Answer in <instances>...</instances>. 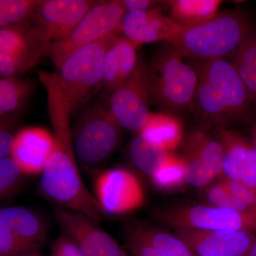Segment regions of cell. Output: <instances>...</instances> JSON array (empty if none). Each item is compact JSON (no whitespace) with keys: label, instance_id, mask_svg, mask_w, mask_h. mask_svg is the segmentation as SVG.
Instances as JSON below:
<instances>
[{"label":"cell","instance_id":"cell-1","mask_svg":"<svg viewBox=\"0 0 256 256\" xmlns=\"http://www.w3.org/2000/svg\"><path fill=\"white\" fill-rule=\"evenodd\" d=\"M40 82L46 92L54 138L53 149L41 174L42 191L62 208L97 222L102 218L104 212L79 173L74 151L68 98L56 74H44Z\"/></svg>","mask_w":256,"mask_h":256},{"label":"cell","instance_id":"cell-2","mask_svg":"<svg viewBox=\"0 0 256 256\" xmlns=\"http://www.w3.org/2000/svg\"><path fill=\"white\" fill-rule=\"evenodd\" d=\"M192 66L198 80L191 110L201 127L228 128L254 119L256 102L229 60H193Z\"/></svg>","mask_w":256,"mask_h":256},{"label":"cell","instance_id":"cell-3","mask_svg":"<svg viewBox=\"0 0 256 256\" xmlns=\"http://www.w3.org/2000/svg\"><path fill=\"white\" fill-rule=\"evenodd\" d=\"M254 30L244 13L228 10L204 22L186 26L168 44L178 54L192 60L224 58L232 54Z\"/></svg>","mask_w":256,"mask_h":256},{"label":"cell","instance_id":"cell-4","mask_svg":"<svg viewBox=\"0 0 256 256\" xmlns=\"http://www.w3.org/2000/svg\"><path fill=\"white\" fill-rule=\"evenodd\" d=\"M148 68L152 104L171 114L192 109L198 80L193 66L169 46L154 56Z\"/></svg>","mask_w":256,"mask_h":256},{"label":"cell","instance_id":"cell-5","mask_svg":"<svg viewBox=\"0 0 256 256\" xmlns=\"http://www.w3.org/2000/svg\"><path fill=\"white\" fill-rule=\"evenodd\" d=\"M119 33L80 47L60 64L58 78L68 98L72 114L85 102L96 87L102 86L106 54Z\"/></svg>","mask_w":256,"mask_h":256},{"label":"cell","instance_id":"cell-6","mask_svg":"<svg viewBox=\"0 0 256 256\" xmlns=\"http://www.w3.org/2000/svg\"><path fill=\"white\" fill-rule=\"evenodd\" d=\"M121 129L109 108L92 106L72 132L76 158L87 165L104 162L118 146Z\"/></svg>","mask_w":256,"mask_h":256},{"label":"cell","instance_id":"cell-7","mask_svg":"<svg viewBox=\"0 0 256 256\" xmlns=\"http://www.w3.org/2000/svg\"><path fill=\"white\" fill-rule=\"evenodd\" d=\"M26 21L0 28L1 77L26 73L50 54L52 42L34 24Z\"/></svg>","mask_w":256,"mask_h":256},{"label":"cell","instance_id":"cell-8","mask_svg":"<svg viewBox=\"0 0 256 256\" xmlns=\"http://www.w3.org/2000/svg\"><path fill=\"white\" fill-rule=\"evenodd\" d=\"M160 222L178 229L203 230H256V214L218 208L207 204H186L161 208Z\"/></svg>","mask_w":256,"mask_h":256},{"label":"cell","instance_id":"cell-9","mask_svg":"<svg viewBox=\"0 0 256 256\" xmlns=\"http://www.w3.org/2000/svg\"><path fill=\"white\" fill-rule=\"evenodd\" d=\"M126 12L119 0L97 2L66 38L52 44L50 60L60 68L74 50L120 32Z\"/></svg>","mask_w":256,"mask_h":256},{"label":"cell","instance_id":"cell-10","mask_svg":"<svg viewBox=\"0 0 256 256\" xmlns=\"http://www.w3.org/2000/svg\"><path fill=\"white\" fill-rule=\"evenodd\" d=\"M151 104L149 68L139 60L129 78L111 94L109 110L121 128L138 133L149 120Z\"/></svg>","mask_w":256,"mask_h":256},{"label":"cell","instance_id":"cell-11","mask_svg":"<svg viewBox=\"0 0 256 256\" xmlns=\"http://www.w3.org/2000/svg\"><path fill=\"white\" fill-rule=\"evenodd\" d=\"M95 197L101 210L112 215H124L146 203V191L139 178L127 169L114 168L98 175Z\"/></svg>","mask_w":256,"mask_h":256},{"label":"cell","instance_id":"cell-12","mask_svg":"<svg viewBox=\"0 0 256 256\" xmlns=\"http://www.w3.org/2000/svg\"><path fill=\"white\" fill-rule=\"evenodd\" d=\"M47 227L34 212L20 206L0 210V256H22L44 242Z\"/></svg>","mask_w":256,"mask_h":256},{"label":"cell","instance_id":"cell-13","mask_svg":"<svg viewBox=\"0 0 256 256\" xmlns=\"http://www.w3.org/2000/svg\"><path fill=\"white\" fill-rule=\"evenodd\" d=\"M55 214L62 233L78 245L84 256H128L110 234L88 217L62 207Z\"/></svg>","mask_w":256,"mask_h":256},{"label":"cell","instance_id":"cell-14","mask_svg":"<svg viewBox=\"0 0 256 256\" xmlns=\"http://www.w3.org/2000/svg\"><path fill=\"white\" fill-rule=\"evenodd\" d=\"M176 235L194 256H245L256 236L242 230L178 229Z\"/></svg>","mask_w":256,"mask_h":256},{"label":"cell","instance_id":"cell-15","mask_svg":"<svg viewBox=\"0 0 256 256\" xmlns=\"http://www.w3.org/2000/svg\"><path fill=\"white\" fill-rule=\"evenodd\" d=\"M185 26L162 12L160 8L144 11L126 12L120 32L133 44L165 42L170 43Z\"/></svg>","mask_w":256,"mask_h":256},{"label":"cell","instance_id":"cell-16","mask_svg":"<svg viewBox=\"0 0 256 256\" xmlns=\"http://www.w3.org/2000/svg\"><path fill=\"white\" fill-rule=\"evenodd\" d=\"M97 2L90 0L42 1L31 18L52 44L66 38Z\"/></svg>","mask_w":256,"mask_h":256},{"label":"cell","instance_id":"cell-17","mask_svg":"<svg viewBox=\"0 0 256 256\" xmlns=\"http://www.w3.org/2000/svg\"><path fill=\"white\" fill-rule=\"evenodd\" d=\"M224 148V178L256 188V152L249 140L229 128L216 132Z\"/></svg>","mask_w":256,"mask_h":256},{"label":"cell","instance_id":"cell-18","mask_svg":"<svg viewBox=\"0 0 256 256\" xmlns=\"http://www.w3.org/2000/svg\"><path fill=\"white\" fill-rule=\"evenodd\" d=\"M54 146L52 133L42 128H24L14 136L11 158L23 174H41Z\"/></svg>","mask_w":256,"mask_h":256},{"label":"cell","instance_id":"cell-19","mask_svg":"<svg viewBox=\"0 0 256 256\" xmlns=\"http://www.w3.org/2000/svg\"><path fill=\"white\" fill-rule=\"evenodd\" d=\"M182 158L185 165L196 171L212 172L216 176L222 175L224 148L216 134L207 128L193 130L184 138Z\"/></svg>","mask_w":256,"mask_h":256},{"label":"cell","instance_id":"cell-20","mask_svg":"<svg viewBox=\"0 0 256 256\" xmlns=\"http://www.w3.org/2000/svg\"><path fill=\"white\" fill-rule=\"evenodd\" d=\"M128 247L132 256H194L178 236L143 224L130 232Z\"/></svg>","mask_w":256,"mask_h":256},{"label":"cell","instance_id":"cell-21","mask_svg":"<svg viewBox=\"0 0 256 256\" xmlns=\"http://www.w3.org/2000/svg\"><path fill=\"white\" fill-rule=\"evenodd\" d=\"M138 47L124 36H118L106 52L102 86L107 92H114L132 74L138 63Z\"/></svg>","mask_w":256,"mask_h":256},{"label":"cell","instance_id":"cell-22","mask_svg":"<svg viewBox=\"0 0 256 256\" xmlns=\"http://www.w3.org/2000/svg\"><path fill=\"white\" fill-rule=\"evenodd\" d=\"M148 139L173 152L184 140L182 124L176 117L168 114H153L141 132Z\"/></svg>","mask_w":256,"mask_h":256},{"label":"cell","instance_id":"cell-23","mask_svg":"<svg viewBox=\"0 0 256 256\" xmlns=\"http://www.w3.org/2000/svg\"><path fill=\"white\" fill-rule=\"evenodd\" d=\"M138 132L130 146V158L134 168L150 178L164 164L172 154Z\"/></svg>","mask_w":256,"mask_h":256},{"label":"cell","instance_id":"cell-24","mask_svg":"<svg viewBox=\"0 0 256 256\" xmlns=\"http://www.w3.org/2000/svg\"><path fill=\"white\" fill-rule=\"evenodd\" d=\"M171 18L184 26L198 24L218 13L222 1L218 0H174L168 2Z\"/></svg>","mask_w":256,"mask_h":256},{"label":"cell","instance_id":"cell-25","mask_svg":"<svg viewBox=\"0 0 256 256\" xmlns=\"http://www.w3.org/2000/svg\"><path fill=\"white\" fill-rule=\"evenodd\" d=\"M229 56V62L256 102V30Z\"/></svg>","mask_w":256,"mask_h":256},{"label":"cell","instance_id":"cell-26","mask_svg":"<svg viewBox=\"0 0 256 256\" xmlns=\"http://www.w3.org/2000/svg\"><path fill=\"white\" fill-rule=\"evenodd\" d=\"M34 90L33 82L0 76V116L18 110Z\"/></svg>","mask_w":256,"mask_h":256},{"label":"cell","instance_id":"cell-27","mask_svg":"<svg viewBox=\"0 0 256 256\" xmlns=\"http://www.w3.org/2000/svg\"><path fill=\"white\" fill-rule=\"evenodd\" d=\"M150 180L156 188L164 191H173L182 188L186 182L185 165L182 156L172 153Z\"/></svg>","mask_w":256,"mask_h":256},{"label":"cell","instance_id":"cell-28","mask_svg":"<svg viewBox=\"0 0 256 256\" xmlns=\"http://www.w3.org/2000/svg\"><path fill=\"white\" fill-rule=\"evenodd\" d=\"M42 1L38 0H0V28L30 20Z\"/></svg>","mask_w":256,"mask_h":256},{"label":"cell","instance_id":"cell-29","mask_svg":"<svg viewBox=\"0 0 256 256\" xmlns=\"http://www.w3.org/2000/svg\"><path fill=\"white\" fill-rule=\"evenodd\" d=\"M202 198L206 204L218 208L237 210L244 213H254L245 205L242 204L230 193L222 181L212 182L202 190Z\"/></svg>","mask_w":256,"mask_h":256},{"label":"cell","instance_id":"cell-30","mask_svg":"<svg viewBox=\"0 0 256 256\" xmlns=\"http://www.w3.org/2000/svg\"><path fill=\"white\" fill-rule=\"evenodd\" d=\"M22 175L11 156L0 160V198L10 194L16 188Z\"/></svg>","mask_w":256,"mask_h":256},{"label":"cell","instance_id":"cell-31","mask_svg":"<svg viewBox=\"0 0 256 256\" xmlns=\"http://www.w3.org/2000/svg\"><path fill=\"white\" fill-rule=\"evenodd\" d=\"M220 181L236 200L256 214V188L224 176Z\"/></svg>","mask_w":256,"mask_h":256},{"label":"cell","instance_id":"cell-32","mask_svg":"<svg viewBox=\"0 0 256 256\" xmlns=\"http://www.w3.org/2000/svg\"><path fill=\"white\" fill-rule=\"evenodd\" d=\"M52 254L56 256H84L78 245L64 234L56 240Z\"/></svg>","mask_w":256,"mask_h":256},{"label":"cell","instance_id":"cell-33","mask_svg":"<svg viewBox=\"0 0 256 256\" xmlns=\"http://www.w3.org/2000/svg\"><path fill=\"white\" fill-rule=\"evenodd\" d=\"M126 12L144 11L160 8L164 2L153 0H122L121 1Z\"/></svg>","mask_w":256,"mask_h":256},{"label":"cell","instance_id":"cell-34","mask_svg":"<svg viewBox=\"0 0 256 256\" xmlns=\"http://www.w3.org/2000/svg\"><path fill=\"white\" fill-rule=\"evenodd\" d=\"M14 136L10 130L0 126V160L8 158L11 154Z\"/></svg>","mask_w":256,"mask_h":256},{"label":"cell","instance_id":"cell-35","mask_svg":"<svg viewBox=\"0 0 256 256\" xmlns=\"http://www.w3.org/2000/svg\"><path fill=\"white\" fill-rule=\"evenodd\" d=\"M249 141H250V144H252V148H254V149L255 150V151L256 152V122L252 128V133H250V138Z\"/></svg>","mask_w":256,"mask_h":256},{"label":"cell","instance_id":"cell-36","mask_svg":"<svg viewBox=\"0 0 256 256\" xmlns=\"http://www.w3.org/2000/svg\"><path fill=\"white\" fill-rule=\"evenodd\" d=\"M245 256H256V240L252 242Z\"/></svg>","mask_w":256,"mask_h":256},{"label":"cell","instance_id":"cell-37","mask_svg":"<svg viewBox=\"0 0 256 256\" xmlns=\"http://www.w3.org/2000/svg\"><path fill=\"white\" fill-rule=\"evenodd\" d=\"M22 256H42L38 255V254H36V252H28V254H24V255H23Z\"/></svg>","mask_w":256,"mask_h":256},{"label":"cell","instance_id":"cell-38","mask_svg":"<svg viewBox=\"0 0 256 256\" xmlns=\"http://www.w3.org/2000/svg\"><path fill=\"white\" fill-rule=\"evenodd\" d=\"M56 256L53 255V254H52V256Z\"/></svg>","mask_w":256,"mask_h":256}]
</instances>
